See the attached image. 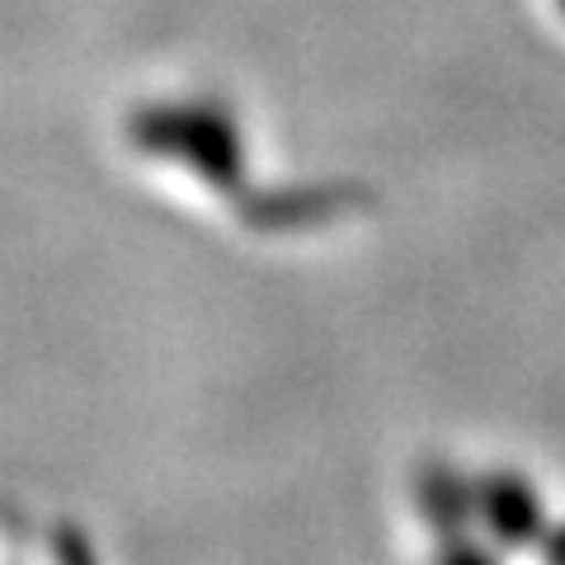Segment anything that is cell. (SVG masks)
Wrapping results in <instances>:
<instances>
[{
  "mask_svg": "<svg viewBox=\"0 0 565 565\" xmlns=\"http://www.w3.org/2000/svg\"><path fill=\"white\" fill-rule=\"evenodd\" d=\"M151 141V147H161L170 156H184V161H193L203 174H212V180H222V174H236V132L232 122L212 118V114H156L147 118V132H141Z\"/></svg>",
  "mask_w": 565,
  "mask_h": 565,
  "instance_id": "obj_1",
  "label": "cell"
},
{
  "mask_svg": "<svg viewBox=\"0 0 565 565\" xmlns=\"http://www.w3.org/2000/svg\"><path fill=\"white\" fill-rule=\"evenodd\" d=\"M561 6H565V0H561Z\"/></svg>",
  "mask_w": 565,
  "mask_h": 565,
  "instance_id": "obj_2",
  "label": "cell"
}]
</instances>
